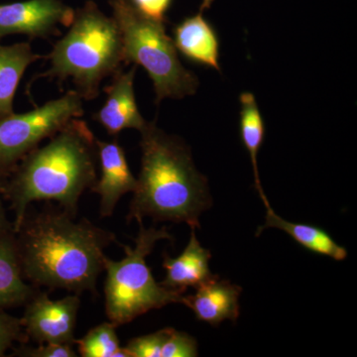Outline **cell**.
Wrapping results in <instances>:
<instances>
[{"label":"cell","mask_w":357,"mask_h":357,"mask_svg":"<svg viewBox=\"0 0 357 357\" xmlns=\"http://www.w3.org/2000/svg\"><path fill=\"white\" fill-rule=\"evenodd\" d=\"M96 146L100 177L91 190L100 197V215L109 218L122 197L135 191L137 178L131 172L126 152L116 140L107 142L96 138Z\"/></svg>","instance_id":"30bf717a"},{"label":"cell","mask_w":357,"mask_h":357,"mask_svg":"<svg viewBox=\"0 0 357 357\" xmlns=\"http://www.w3.org/2000/svg\"><path fill=\"white\" fill-rule=\"evenodd\" d=\"M2 195V182L0 178V237L6 236L9 232H13V227H9L6 217V211H4L3 204L1 199Z\"/></svg>","instance_id":"d4e9b609"},{"label":"cell","mask_w":357,"mask_h":357,"mask_svg":"<svg viewBox=\"0 0 357 357\" xmlns=\"http://www.w3.org/2000/svg\"><path fill=\"white\" fill-rule=\"evenodd\" d=\"M198 356V342L196 338L172 328L162 349L161 357Z\"/></svg>","instance_id":"44dd1931"},{"label":"cell","mask_w":357,"mask_h":357,"mask_svg":"<svg viewBox=\"0 0 357 357\" xmlns=\"http://www.w3.org/2000/svg\"><path fill=\"white\" fill-rule=\"evenodd\" d=\"M134 6L143 15L156 21L164 22L165 14L170 8L172 0H130Z\"/></svg>","instance_id":"cb8c5ba5"},{"label":"cell","mask_w":357,"mask_h":357,"mask_svg":"<svg viewBox=\"0 0 357 357\" xmlns=\"http://www.w3.org/2000/svg\"><path fill=\"white\" fill-rule=\"evenodd\" d=\"M195 295L184 296L183 304L194 312L199 321L218 326L225 319L236 321L239 317V297L243 288L215 277L197 288Z\"/></svg>","instance_id":"7c38bea8"},{"label":"cell","mask_w":357,"mask_h":357,"mask_svg":"<svg viewBox=\"0 0 357 357\" xmlns=\"http://www.w3.org/2000/svg\"><path fill=\"white\" fill-rule=\"evenodd\" d=\"M136 67L114 75L112 83L105 89L107 100L96 114V119L102 124L109 135H117L126 129L142 130L148 122L141 115L134 93V77Z\"/></svg>","instance_id":"8fae6325"},{"label":"cell","mask_w":357,"mask_h":357,"mask_svg":"<svg viewBox=\"0 0 357 357\" xmlns=\"http://www.w3.org/2000/svg\"><path fill=\"white\" fill-rule=\"evenodd\" d=\"M195 230L192 229L189 243L182 255L175 258L164 256L166 277L160 283L164 287L185 293L187 288H198L218 277L210 269L211 251L201 245Z\"/></svg>","instance_id":"4fadbf2b"},{"label":"cell","mask_w":357,"mask_h":357,"mask_svg":"<svg viewBox=\"0 0 357 357\" xmlns=\"http://www.w3.org/2000/svg\"><path fill=\"white\" fill-rule=\"evenodd\" d=\"M172 328H162L157 332L134 337L126 344L129 357H161L162 349Z\"/></svg>","instance_id":"ffe728a7"},{"label":"cell","mask_w":357,"mask_h":357,"mask_svg":"<svg viewBox=\"0 0 357 357\" xmlns=\"http://www.w3.org/2000/svg\"><path fill=\"white\" fill-rule=\"evenodd\" d=\"M261 199L266 208V217H265V225L258 229L257 236H259L263 230L273 227L286 232L296 243L311 252L326 256L337 261L347 259V249L333 241V237L325 230L314 225H305V223L288 222L275 213L266 196L262 197Z\"/></svg>","instance_id":"9a60e30c"},{"label":"cell","mask_w":357,"mask_h":357,"mask_svg":"<svg viewBox=\"0 0 357 357\" xmlns=\"http://www.w3.org/2000/svg\"><path fill=\"white\" fill-rule=\"evenodd\" d=\"M213 1H215V0H203L201 8H199V13H203V11L206 10V9L210 8Z\"/></svg>","instance_id":"484cf974"},{"label":"cell","mask_w":357,"mask_h":357,"mask_svg":"<svg viewBox=\"0 0 357 357\" xmlns=\"http://www.w3.org/2000/svg\"><path fill=\"white\" fill-rule=\"evenodd\" d=\"M176 49L192 62L220 70V41L202 13L185 18L174 29Z\"/></svg>","instance_id":"5bb4252c"},{"label":"cell","mask_w":357,"mask_h":357,"mask_svg":"<svg viewBox=\"0 0 357 357\" xmlns=\"http://www.w3.org/2000/svg\"><path fill=\"white\" fill-rule=\"evenodd\" d=\"M141 171L129 206L128 222L150 218L199 227L211 206L206 178L196 169L187 145L148 122L140 131Z\"/></svg>","instance_id":"3957f363"},{"label":"cell","mask_w":357,"mask_h":357,"mask_svg":"<svg viewBox=\"0 0 357 357\" xmlns=\"http://www.w3.org/2000/svg\"><path fill=\"white\" fill-rule=\"evenodd\" d=\"M69 27L48 55L50 69L32 82L39 77L70 79L83 100H95L103 79L124 64L121 31L114 17L105 15L91 0L75 10Z\"/></svg>","instance_id":"277c9868"},{"label":"cell","mask_w":357,"mask_h":357,"mask_svg":"<svg viewBox=\"0 0 357 357\" xmlns=\"http://www.w3.org/2000/svg\"><path fill=\"white\" fill-rule=\"evenodd\" d=\"M13 234L25 280L79 295L95 292L105 249L117 243L114 232L63 208L26 215Z\"/></svg>","instance_id":"6da1fadb"},{"label":"cell","mask_w":357,"mask_h":357,"mask_svg":"<svg viewBox=\"0 0 357 357\" xmlns=\"http://www.w3.org/2000/svg\"><path fill=\"white\" fill-rule=\"evenodd\" d=\"M83 98L77 91L23 114L0 119V178L13 172L26 155L84 114Z\"/></svg>","instance_id":"52a82bcc"},{"label":"cell","mask_w":357,"mask_h":357,"mask_svg":"<svg viewBox=\"0 0 357 357\" xmlns=\"http://www.w3.org/2000/svg\"><path fill=\"white\" fill-rule=\"evenodd\" d=\"M24 306L20 321L27 337L38 344H75L77 314L81 307L79 294L52 300L48 294L37 291Z\"/></svg>","instance_id":"ba28073f"},{"label":"cell","mask_w":357,"mask_h":357,"mask_svg":"<svg viewBox=\"0 0 357 357\" xmlns=\"http://www.w3.org/2000/svg\"><path fill=\"white\" fill-rule=\"evenodd\" d=\"M36 292L21 272L13 231L0 237V310L24 306Z\"/></svg>","instance_id":"e0dca14e"},{"label":"cell","mask_w":357,"mask_h":357,"mask_svg":"<svg viewBox=\"0 0 357 357\" xmlns=\"http://www.w3.org/2000/svg\"><path fill=\"white\" fill-rule=\"evenodd\" d=\"M41 58L28 42L0 45V119L14 114L13 100L21 79L27 68Z\"/></svg>","instance_id":"2e32d148"},{"label":"cell","mask_w":357,"mask_h":357,"mask_svg":"<svg viewBox=\"0 0 357 357\" xmlns=\"http://www.w3.org/2000/svg\"><path fill=\"white\" fill-rule=\"evenodd\" d=\"M116 328L112 321H105L76 340L75 344L77 345L81 356L129 357L126 347L121 345Z\"/></svg>","instance_id":"d6986e66"},{"label":"cell","mask_w":357,"mask_h":357,"mask_svg":"<svg viewBox=\"0 0 357 357\" xmlns=\"http://www.w3.org/2000/svg\"><path fill=\"white\" fill-rule=\"evenodd\" d=\"M139 223V231L134 246L119 244L124 257L119 261L105 256V310L114 325L131 323L133 319L151 310L161 309L170 304H183L184 293L164 287L155 280L146 263L147 256L160 241H172L166 227L155 229Z\"/></svg>","instance_id":"5b68a950"},{"label":"cell","mask_w":357,"mask_h":357,"mask_svg":"<svg viewBox=\"0 0 357 357\" xmlns=\"http://www.w3.org/2000/svg\"><path fill=\"white\" fill-rule=\"evenodd\" d=\"M75 10L61 0H27L0 4V39L25 35L47 39L59 32V25L69 27Z\"/></svg>","instance_id":"9c48e42d"},{"label":"cell","mask_w":357,"mask_h":357,"mask_svg":"<svg viewBox=\"0 0 357 357\" xmlns=\"http://www.w3.org/2000/svg\"><path fill=\"white\" fill-rule=\"evenodd\" d=\"M49 139L26 155L2 184V194L13 206V232L34 202L55 201L77 215L79 199L98 180L96 137L86 121L70 119Z\"/></svg>","instance_id":"7a4b0ae2"},{"label":"cell","mask_w":357,"mask_h":357,"mask_svg":"<svg viewBox=\"0 0 357 357\" xmlns=\"http://www.w3.org/2000/svg\"><path fill=\"white\" fill-rule=\"evenodd\" d=\"M26 337L20 319L0 310V357L4 356L15 342H24Z\"/></svg>","instance_id":"7402d4cb"},{"label":"cell","mask_w":357,"mask_h":357,"mask_svg":"<svg viewBox=\"0 0 357 357\" xmlns=\"http://www.w3.org/2000/svg\"><path fill=\"white\" fill-rule=\"evenodd\" d=\"M109 6L121 31L124 64L144 68L153 83L156 102L194 95L198 79L178 60L164 23L143 15L130 0H109Z\"/></svg>","instance_id":"8992f818"},{"label":"cell","mask_w":357,"mask_h":357,"mask_svg":"<svg viewBox=\"0 0 357 357\" xmlns=\"http://www.w3.org/2000/svg\"><path fill=\"white\" fill-rule=\"evenodd\" d=\"M15 356L24 357H77L73 345L64 344H39L37 347H21Z\"/></svg>","instance_id":"603a6c76"},{"label":"cell","mask_w":357,"mask_h":357,"mask_svg":"<svg viewBox=\"0 0 357 357\" xmlns=\"http://www.w3.org/2000/svg\"><path fill=\"white\" fill-rule=\"evenodd\" d=\"M241 136L244 147L248 150L251 162H252L253 174H255V187L259 192L260 198L266 196L260 182L258 171L257 157L263 144L265 136L264 121L255 96L251 93H243L241 96Z\"/></svg>","instance_id":"ac0fdd59"}]
</instances>
